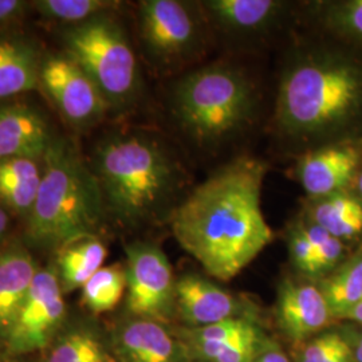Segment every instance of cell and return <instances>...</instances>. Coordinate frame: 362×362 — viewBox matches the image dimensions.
<instances>
[{
  "instance_id": "1",
  "label": "cell",
  "mask_w": 362,
  "mask_h": 362,
  "mask_svg": "<svg viewBox=\"0 0 362 362\" xmlns=\"http://www.w3.org/2000/svg\"><path fill=\"white\" fill-rule=\"evenodd\" d=\"M266 173L258 158H236L185 194L169 218L180 246L219 281L239 275L272 243L262 211Z\"/></svg>"
},
{
  "instance_id": "2",
  "label": "cell",
  "mask_w": 362,
  "mask_h": 362,
  "mask_svg": "<svg viewBox=\"0 0 362 362\" xmlns=\"http://www.w3.org/2000/svg\"><path fill=\"white\" fill-rule=\"evenodd\" d=\"M105 214L136 227L169 216L181 203L188 176L167 144L145 132H122L105 137L94 153Z\"/></svg>"
},
{
  "instance_id": "3",
  "label": "cell",
  "mask_w": 362,
  "mask_h": 362,
  "mask_svg": "<svg viewBox=\"0 0 362 362\" xmlns=\"http://www.w3.org/2000/svg\"><path fill=\"white\" fill-rule=\"evenodd\" d=\"M362 113V70L333 54L299 47L284 69L275 125L294 146L314 145Z\"/></svg>"
},
{
  "instance_id": "4",
  "label": "cell",
  "mask_w": 362,
  "mask_h": 362,
  "mask_svg": "<svg viewBox=\"0 0 362 362\" xmlns=\"http://www.w3.org/2000/svg\"><path fill=\"white\" fill-rule=\"evenodd\" d=\"M104 215L97 179L74 144L52 140L43 156L38 196L27 216L31 243L59 250L70 242L95 236Z\"/></svg>"
},
{
  "instance_id": "5",
  "label": "cell",
  "mask_w": 362,
  "mask_h": 362,
  "mask_svg": "<svg viewBox=\"0 0 362 362\" xmlns=\"http://www.w3.org/2000/svg\"><path fill=\"white\" fill-rule=\"evenodd\" d=\"M172 113L200 148L228 143L252 122L258 93L246 71L218 62L184 74L172 90Z\"/></svg>"
},
{
  "instance_id": "6",
  "label": "cell",
  "mask_w": 362,
  "mask_h": 362,
  "mask_svg": "<svg viewBox=\"0 0 362 362\" xmlns=\"http://www.w3.org/2000/svg\"><path fill=\"white\" fill-rule=\"evenodd\" d=\"M67 55L81 66L107 106L129 104L139 90V66L124 28L107 13L65 33Z\"/></svg>"
},
{
  "instance_id": "7",
  "label": "cell",
  "mask_w": 362,
  "mask_h": 362,
  "mask_svg": "<svg viewBox=\"0 0 362 362\" xmlns=\"http://www.w3.org/2000/svg\"><path fill=\"white\" fill-rule=\"evenodd\" d=\"M206 19L194 4L179 0L140 3V31L146 52L161 65L194 62L206 49Z\"/></svg>"
},
{
  "instance_id": "8",
  "label": "cell",
  "mask_w": 362,
  "mask_h": 362,
  "mask_svg": "<svg viewBox=\"0 0 362 362\" xmlns=\"http://www.w3.org/2000/svg\"><path fill=\"white\" fill-rule=\"evenodd\" d=\"M65 321L64 290L57 269H39L4 348L13 356L47 349Z\"/></svg>"
},
{
  "instance_id": "9",
  "label": "cell",
  "mask_w": 362,
  "mask_h": 362,
  "mask_svg": "<svg viewBox=\"0 0 362 362\" xmlns=\"http://www.w3.org/2000/svg\"><path fill=\"white\" fill-rule=\"evenodd\" d=\"M127 308L137 318L165 322L175 303V279L158 247L136 243L127 248Z\"/></svg>"
},
{
  "instance_id": "10",
  "label": "cell",
  "mask_w": 362,
  "mask_h": 362,
  "mask_svg": "<svg viewBox=\"0 0 362 362\" xmlns=\"http://www.w3.org/2000/svg\"><path fill=\"white\" fill-rule=\"evenodd\" d=\"M39 81L73 125L85 128L104 116L107 107L104 95L86 71L67 54L46 59L40 66Z\"/></svg>"
},
{
  "instance_id": "11",
  "label": "cell",
  "mask_w": 362,
  "mask_h": 362,
  "mask_svg": "<svg viewBox=\"0 0 362 362\" xmlns=\"http://www.w3.org/2000/svg\"><path fill=\"white\" fill-rule=\"evenodd\" d=\"M197 4L208 26L233 38L270 33L282 22L290 6L278 0H207Z\"/></svg>"
},
{
  "instance_id": "12",
  "label": "cell",
  "mask_w": 362,
  "mask_h": 362,
  "mask_svg": "<svg viewBox=\"0 0 362 362\" xmlns=\"http://www.w3.org/2000/svg\"><path fill=\"white\" fill-rule=\"evenodd\" d=\"M360 161L361 153L354 145L315 146L299 158L298 180L311 200L338 194L354 177Z\"/></svg>"
},
{
  "instance_id": "13",
  "label": "cell",
  "mask_w": 362,
  "mask_h": 362,
  "mask_svg": "<svg viewBox=\"0 0 362 362\" xmlns=\"http://www.w3.org/2000/svg\"><path fill=\"white\" fill-rule=\"evenodd\" d=\"M332 317L320 287L286 279L279 286L276 318L286 336L303 341L325 327Z\"/></svg>"
},
{
  "instance_id": "14",
  "label": "cell",
  "mask_w": 362,
  "mask_h": 362,
  "mask_svg": "<svg viewBox=\"0 0 362 362\" xmlns=\"http://www.w3.org/2000/svg\"><path fill=\"white\" fill-rule=\"evenodd\" d=\"M115 351L121 362H189L163 322L137 318L118 327Z\"/></svg>"
},
{
  "instance_id": "15",
  "label": "cell",
  "mask_w": 362,
  "mask_h": 362,
  "mask_svg": "<svg viewBox=\"0 0 362 362\" xmlns=\"http://www.w3.org/2000/svg\"><path fill=\"white\" fill-rule=\"evenodd\" d=\"M175 303L181 318L199 327L235 318L240 309L233 294L194 274L176 282Z\"/></svg>"
},
{
  "instance_id": "16",
  "label": "cell",
  "mask_w": 362,
  "mask_h": 362,
  "mask_svg": "<svg viewBox=\"0 0 362 362\" xmlns=\"http://www.w3.org/2000/svg\"><path fill=\"white\" fill-rule=\"evenodd\" d=\"M52 136L45 118L25 105L0 106V161L45 156Z\"/></svg>"
},
{
  "instance_id": "17",
  "label": "cell",
  "mask_w": 362,
  "mask_h": 362,
  "mask_svg": "<svg viewBox=\"0 0 362 362\" xmlns=\"http://www.w3.org/2000/svg\"><path fill=\"white\" fill-rule=\"evenodd\" d=\"M38 270L26 248L13 246L0 251V344L3 345Z\"/></svg>"
},
{
  "instance_id": "18",
  "label": "cell",
  "mask_w": 362,
  "mask_h": 362,
  "mask_svg": "<svg viewBox=\"0 0 362 362\" xmlns=\"http://www.w3.org/2000/svg\"><path fill=\"white\" fill-rule=\"evenodd\" d=\"M106 257V247L95 236H86L61 247L55 269L64 293L86 285L91 276L104 267Z\"/></svg>"
},
{
  "instance_id": "19",
  "label": "cell",
  "mask_w": 362,
  "mask_h": 362,
  "mask_svg": "<svg viewBox=\"0 0 362 362\" xmlns=\"http://www.w3.org/2000/svg\"><path fill=\"white\" fill-rule=\"evenodd\" d=\"M40 180L42 169L35 158L0 161V202L27 218L35 204Z\"/></svg>"
},
{
  "instance_id": "20",
  "label": "cell",
  "mask_w": 362,
  "mask_h": 362,
  "mask_svg": "<svg viewBox=\"0 0 362 362\" xmlns=\"http://www.w3.org/2000/svg\"><path fill=\"white\" fill-rule=\"evenodd\" d=\"M35 50L22 40H0V98H8L33 90L39 82Z\"/></svg>"
},
{
  "instance_id": "21",
  "label": "cell",
  "mask_w": 362,
  "mask_h": 362,
  "mask_svg": "<svg viewBox=\"0 0 362 362\" xmlns=\"http://www.w3.org/2000/svg\"><path fill=\"white\" fill-rule=\"evenodd\" d=\"M308 211L309 221L339 240L362 233V202L344 191L313 199Z\"/></svg>"
},
{
  "instance_id": "22",
  "label": "cell",
  "mask_w": 362,
  "mask_h": 362,
  "mask_svg": "<svg viewBox=\"0 0 362 362\" xmlns=\"http://www.w3.org/2000/svg\"><path fill=\"white\" fill-rule=\"evenodd\" d=\"M42 362H112L107 349L89 325L64 326L61 333L45 349Z\"/></svg>"
},
{
  "instance_id": "23",
  "label": "cell",
  "mask_w": 362,
  "mask_h": 362,
  "mask_svg": "<svg viewBox=\"0 0 362 362\" xmlns=\"http://www.w3.org/2000/svg\"><path fill=\"white\" fill-rule=\"evenodd\" d=\"M128 286L127 269L112 264L100 269L82 287L81 300L94 314L113 310Z\"/></svg>"
},
{
  "instance_id": "24",
  "label": "cell",
  "mask_w": 362,
  "mask_h": 362,
  "mask_svg": "<svg viewBox=\"0 0 362 362\" xmlns=\"http://www.w3.org/2000/svg\"><path fill=\"white\" fill-rule=\"evenodd\" d=\"M332 317L342 318L362 300V258L354 259L320 287Z\"/></svg>"
},
{
  "instance_id": "25",
  "label": "cell",
  "mask_w": 362,
  "mask_h": 362,
  "mask_svg": "<svg viewBox=\"0 0 362 362\" xmlns=\"http://www.w3.org/2000/svg\"><path fill=\"white\" fill-rule=\"evenodd\" d=\"M34 4L45 18L79 25L109 13L119 3L109 0H39Z\"/></svg>"
},
{
  "instance_id": "26",
  "label": "cell",
  "mask_w": 362,
  "mask_h": 362,
  "mask_svg": "<svg viewBox=\"0 0 362 362\" xmlns=\"http://www.w3.org/2000/svg\"><path fill=\"white\" fill-rule=\"evenodd\" d=\"M354 354L345 338L327 333L311 339L302 351L299 362H354Z\"/></svg>"
},
{
  "instance_id": "27",
  "label": "cell",
  "mask_w": 362,
  "mask_h": 362,
  "mask_svg": "<svg viewBox=\"0 0 362 362\" xmlns=\"http://www.w3.org/2000/svg\"><path fill=\"white\" fill-rule=\"evenodd\" d=\"M258 332L255 325L245 318H230L218 324L197 327L192 336L194 346L204 344H223Z\"/></svg>"
},
{
  "instance_id": "28",
  "label": "cell",
  "mask_w": 362,
  "mask_h": 362,
  "mask_svg": "<svg viewBox=\"0 0 362 362\" xmlns=\"http://www.w3.org/2000/svg\"><path fill=\"white\" fill-rule=\"evenodd\" d=\"M324 16L332 30L362 40V0L333 3Z\"/></svg>"
},
{
  "instance_id": "29",
  "label": "cell",
  "mask_w": 362,
  "mask_h": 362,
  "mask_svg": "<svg viewBox=\"0 0 362 362\" xmlns=\"http://www.w3.org/2000/svg\"><path fill=\"white\" fill-rule=\"evenodd\" d=\"M342 252H344L342 240L337 239L334 236H329L324 243L315 250L308 274L320 275L332 270L342 257Z\"/></svg>"
},
{
  "instance_id": "30",
  "label": "cell",
  "mask_w": 362,
  "mask_h": 362,
  "mask_svg": "<svg viewBox=\"0 0 362 362\" xmlns=\"http://www.w3.org/2000/svg\"><path fill=\"white\" fill-rule=\"evenodd\" d=\"M288 245H290V254H291L293 263L296 264L298 270L308 274L315 254V248L311 246L308 238L300 231L298 223L290 233Z\"/></svg>"
},
{
  "instance_id": "31",
  "label": "cell",
  "mask_w": 362,
  "mask_h": 362,
  "mask_svg": "<svg viewBox=\"0 0 362 362\" xmlns=\"http://www.w3.org/2000/svg\"><path fill=\"white\" fill-rule=\"evenodd\" d=\"M258 345L259 334L248 337L221 351L214 362H252L255 360Z\"/></svg>"
},
{
  "instance_id": "32",
  "label": "cell",
  "mask_w": 362,
  "mask_h": 362,
  "mask_svg": "<svg viewBox=\"0 0 362 362\" xmlns=\"http://www.w3.org/2000/svg\"><path fill=\"white\" fill-rule=\"evenodd\" d=\"M26 3L19 0H0V25L8 23L25 10Z\"/></svg>"
},
{
  "instance_id": "33",
  "label": "cell",
  "mask_w": 362,
  "mask_h": 362,
  "mask_svg": "<svg viewBox=\"0 0 362 362\" xmlns=\"http://www.w3.org/2000/svg\"><path fill=\"white\" fill-rule=\"evenodd\" d=\"M342 318H349V320L362 324V300L360 303H357L354 308H351Z\"/></svg>"
},
{
  "instance_id": "34",
  "label": "cell",
  "mask_w": 362,
  "mask_h": 362,
  "mask_svg": "<svg viewBox=\"0 0 362 362\" xmlns=\"http://www.w3.org/2000/svg\"><path fill=\"white\" fill-rule=\"evenodd\" d=\"M8 224H10V218L7 215V212L0 207V242L4 239L7 230H8Z\"/></svg>"
},
{
  "instance_id": "35",
  "label": "cell",
  "mask_w": 362,
  "mask_h": 362,
  "mask_svg": "<svg viewBox=\"0 0 362 362\" xmlns=\"http://www.w3.org/2000/svg\"><path fill=\"white\" fill-rule=\"evenodd\" d=\"M354 358L357 362H362V337L360 338L358 345H357V349L354 351Z\"/></svg>"
},
{
  "instance_id": "36",
  "label": "cell",
  "mask_w": 362,
  "mask_h": 362,
  "mask_svg": "<svg viewBox=\"0 0 362 362\" xmlns=\"http://www.w3.org/2000/svg\"><path fill=\"white\" fill-rule=\"evenodd\" d=\"M358 192H360V197H361L362 202V170L361 173L358 175Z\"/></svg>"
},
{
  "instance_id": "37",
  "label": "cell",
  "mask_w": 362,
  "mask_h": 362,
  "mask_svg": "<svg viewBox=\"0 0 362 362\" xmlns=\"http://www.w3.org/2000/svg\"><path fill=\"white\" fill-rule=\"evenodd\" d=\"M0 362H4V360H3V358H1V357H0Z\"/></svg>"
}]
</instances>
